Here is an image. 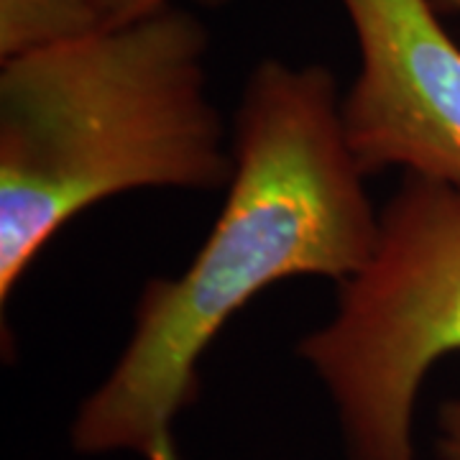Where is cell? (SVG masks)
Wrapping results in <instances>:
<instances>
[{
    "label": "cell",
    "mask_w": 460,
    "mask_h": 460,
    "mask_svg": "<svg viewBox=\"0 0 460 460\" xmlns=\"http://www.w3.org/2000/svg\"><path fill=\"white\" fill-rule=\"evenodd\" d=\"M435 5H443L447 11H458L460 13V0H435Z\"/></svg>",
    "instance_id": "ba28073f"
},
{
    "label": "cell",
    "mask_w": 460,
    "mask_h": 460,
    "mask_svg": "<svg viewBox=\"0 0 460 460\" xmlns=\"http://www.w3.org/2000/svg\"><path fill=\"white\" fill-rule=\"evenodd\" d=\"M435 458L460 460V396L440 404L435 417Z\"/></svg>",
    "instance_id": "52a82bcc"
},
{
    "label": "cell",
    "mask_w": 460,
    "mask_h": 460,
    "mask_svg": "<svg viewBox=\"0 0 460 460\" xmlns=\"http://www.w3.org/2000/svg\"><path fill=\"white\" fill-rule=\"evenodd\" d=\"M98 29L93 0H0V62Z\"/></svg>",
    "instance_id": "5b68a950"
},
{
    "label": "cell",
    "mask_w": 460,
    "mask_h": 460,
    "mask_svg": "<svg viewBox=\"0 0 460 460\" xmlns=\"http://www.w3.org/2000/svg\"><path fill=\"white\" fill-rule=\"evenodd\" d=\"M198 3L226 5L233 0H198ZM93 5L98 11L102 26H123V23H131V21L162 11L166 5H172V0H93Z\"/></svg>",
    "instance_id": "8992f818"
},
{
    "label": "cell",
    "mask_w": 460,
    "mask_h": 460,
    "mask_svg": "<svg viewBox=\"0 0 460 460\" xmlns=\"http://www.w3.org/2000/svg\"><path fill=\"white\" fill-rule=\"evenodd\" d=\"M341 100L328 66H253L233 118L223 210L181 274L141 289L120 356L72 417L75 453L181 460L177 422L230 320L271 284H341L361 271L378 210L348 146Z\"/></svg>",
    "instance_id": "6da1fadb"
},
{
    "label": "cell",
    "mask_w": 460,
    "mask_h": 460,
    "mask_svg": "<svg viewBox=\"0 0 460 460\" xmlns=\"http://www.w3.org/2000/svg\"><path fill=\"white\" fill-rule=\"evenodd\" d=\"M208 31L166 5L0 65V302L41 248L102 199L228 187L208 98Z\"/></svg>",
    "instance_id": "7a4b0ae2"
},
{
    "label": "cell",
    "mask_w": 460,
    "mask_h": 460,
    "mask_svg": "<svg viewBox=\"0 0 460 460\" xmlns=\"http://www.w3.org/2000/svg\"><path fill=\"white\" fill-rule=\"evenodd\" d=\"M460 350V181L404 174L374 251L335 310L299 338L348 460H417L414 407L429 368Z\"/></svg>",
    "instance_id": "3957f363"
},
{
    "label": "cell",
    "mask_w": 460,
    "mask_h": 460,
    "mask_svg": "<svg viewBox=\"0 0 460 460\" xmlns=\"http://www.w3.org/2000/svg\"><path fill=\"white\" fill-rule=\"evenodd\" d=\"M358 69L341 100L366 177L386 169L460 181V47L435 0H341Z\"/></svg>",
    "instance_id": "277c9868"
}]
</instances>
